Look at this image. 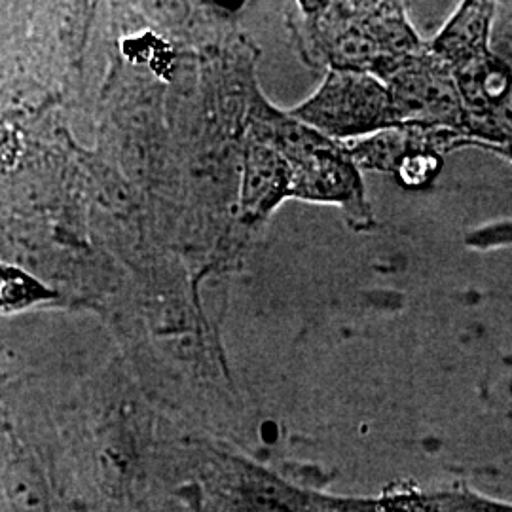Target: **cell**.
I'll return each instance as SVG.
<instances>
[{"label": "cell", "mask_w": 512, "mask_h": 512, "mask_svg": "<svg viewBox=\"0 0 512 512\" xmlns=\"http://www.w3.org/2000/svg\"><path fill=\"white\" fill-rule=\"evenodd\" d=\"M304 6L311 50L336 71L374 74L384 82L425 44L395 2H325Z\"/></svg>", "instance_id": "cell-1"}, {"label": "cell", "mask_w": 512, "mask_h": 512, "mask_svg": "<svg viewBox=\"0 0 512 512\" xmlns=\"http://www.w3.org/2000/svg\"><path fill=\"white\" fill-rule=\"evenodd\" d=\"M177 465L184 478L177 494L196 512H338L332 495L294 486L232 454L203 450Z\"/></svg>", "instance_id": "cell-2"}, {"label": "cell", "mask_w": 512, "mask_h": 512, "mask_svg": "<svg viewBox=\"0 0 512 512\" xmlns=\"http://www.w3.org/2000/svg\"><path fill=\"white\" fill-rule=\"evenodd\" d=\"M255 135L274 145L291 167V196L340 203L353 219L370 220L357 165L346 147L298 122L291 114L258 103Z\"/></svg>", "instance_id": "cell-3"}, {"label": "cell", "mask_w": 512, "mask_h": 512, "mask_svg": "<svg viewBox=\"0 0 512 512\" xmlns=\"http://www.w3.org/2000/svg\"><path fill=\"white\" fill-rule=\"evenodd\" d=\"M327 139H361L399 128L389 88L374 74L329 69L321 88L291 112Z\"/></svg>", "instance_id": "cell-4"}, {"label": "cell", "mask_w": 512, "mask_h": 512, "mask_svg": "<svg viewBox=\"0 0 512 512\" xmlns=\"http://www.w3.org/2000/svg\"><path fill=\"white\" fill-rule=\"evenodd\" d=\"M384 84L393 97L399 126L469 131L476 135L454 74L429 46L404 61L385 78Z\"/></svg>", "instance_id": "cell-5"}, {"label": "cell", "mask_w": 512, "mask_h": 512, "mask_svg": "<svg viewBox=\"0 0 512 512\" xmlns=\"http://www.w3.org/2000/svg\"><path fill=\"white\" fill-rule=\"evenodd\" d=\"M494 14L492 2H463L429 44L431 52L448 65L458 84L476 82L501 63L490 50Z\"/></svg>", "instance_id": "cell-6"}, {"label": "cell", "mask_w": 512, "mask_h": 512, "mask_svg": "<svg viewBox=\"0 0 512 512\" xmlns=\"http://www.w3.org/2000/svg\"><path fill=\"white\" fill-rule=\"evenodd\" d=\"M338 512H512V503L478 494L469 488L420 492L393 490L380 497H334Z\"/></svg>", "instance_id": "cell-7"}, {"label": "cell", "mask_w": 512, "mask_h": 512, "mask_svg": "<svg viewBox=\"0 0 512 512\" xmlns=\"http://www.w3.org/2000/svg\"><path fill=\"white\" fill-rule=\"evenodd\" d=\"M245 162L243 205L251 215H266L291 196V167L274 145L255 135L247 147Z\"/></svg>", "instance_id": "cell-8"}, {"label": "cell", "mask_w": 512, "mask_h": 512, "mask_svg": "<svg viewBox=\"0 0 512 512\" xmlns=\"http://www.w3.org/2000/svg\"><path fill=\"white\" fill-rule=\"evenodd\" d=\"M0 478L6 484V494L12 499L18 512H54L50 494L42 475L29 463V467L19 469L18 463H0Z\"/></svg>", "instance_id": "cell-9"}, {"label": "cell", "mask_w": 512, "mask_h": 512, "mask_svg": "<svg viewBox=\"0 0 512 512\" xmlns=\"http://www.w3.org/2000/svg\"><path fill=\"white\" fill-rule=\"evenodd\" d=\"M54 298V291L42 285L37 277L0 262V311L27 310Z\"/></svg>", "instance_id": "cell-10"}, {"label": "cell", "mask_w": 512, "mask_h": 512, "mask_svg": "<svg viewBox=\"0 0 512 512\" xmlns=\"http://www.w3.org/2000/svg\"><path fill=\"white\" fill-rule=\"evenodd\" d=\"M16 156H18V139L12 129L0 122V171H6L16 164Z\"/></svg>", "instance_id": "cell-11"}]
</instances>
